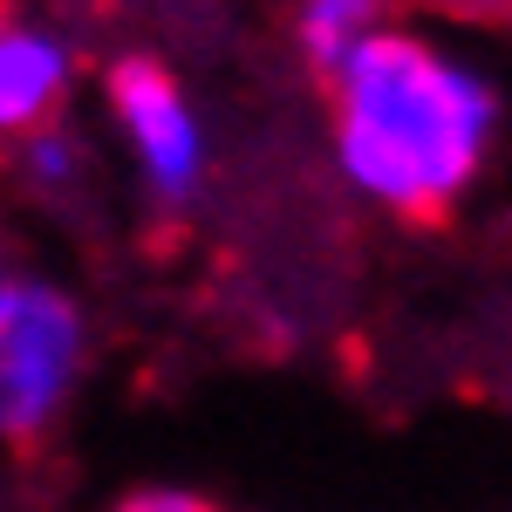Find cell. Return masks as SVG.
<instances>
[{
	"mask_svg": "<svg viewBox=\"0 0 512 512\" xmlns=\"http://www.w3.org/2000/svg\"><path fill=\"white\" fill-rule=\"evenodd\" d=\"M321 82L335 171L390 219H444L499 158L506 96L492 69L417 21H383Z\"/></svg>",
	"mask_w": 512,
	"mask_h": 512,
	"instance_id": "cell-1",
	"label": "cell"
},
{
	"mask_svg": "<svg viewBox=\"0 0 512 512\" xmlns=\"http://www.w3.org/2000/svg\"><path fill=\"white\" fill-rule=\"evenodd\" d=\"M89 369V315L82 301L48 274L0 280V431L35 444L62 424Z\"/></svg>",
	"mask_w": 512,
	"mask_h": 512,
	"instance_id": "cell-2",
	"label": "cell"
},
{
	"mask_svg": "<svg viewBox=\"0 0 512 512\" xmlns=\"http://www.w3.org/2000/svg\"><path fill=\"white\" fill-rule=\"evenodd\" d=\"M103 103H110V123H117L144 192L158 205H171V212L192 205L205 192V171H212V137L198 123L185 82L151 55H123L103 76Z\"/></svg>",
	"mask_w": 512,
	"mask_h": 512,
	"instance_id": "cell-3",
	"label": "cell"
},
{
	"mask_svg": "<svg viewBox=\"0 0 512 512\" xmlns=\"http://www.w3.org/2000/svg\"><path fill=\"white\" fill-rule=\"evenodd\" d=\"M82 55L55 21L14 14L0 28V130L7 137H35L48 123H62V103L76 96Z\"/></svg>",
	"mask_w": 512,
	"mask_h": 512,
	"instance_id": "cell-4",
	"label": "cell"
},
{
	"mask_svg": "<svg viewBox=\"0 0 512 512\" xmlns=\"http://www.w3.org/2000/svg\"><path fill=\"white\" fill-rule=\"evenodd\" d=\"M21 178H28V192H69L82 185V137L69 123H48L35 137H21Z\"/></svg>",
	"mask_w": 512,
	"mask_h": 512,
	"instance_id": "cell-5",
	"label": "cell"
},
{
	"mask_svg": "<svg viewBox=\"0 0 512 512\" xmlns=\"http://www.w3.org/2000/svg\"><path fill=\"white\" fill-rule=\"evenodd\" d=\"M417 7L424 21H444V28H506L512 21V0H403Z\"/></svg>",
	"mask_w": 512,
	"mask_h": 512,
	"instance_id": "cell-6",
	"label": "cell"
},
{
	"mask_svg": "<svg viewBox=\"0 0 512 512\" xmlns=\"http://www.w3.org/2000/svg\"><path fill=\"white\" fill-rule=\"evenodd\" d=\"M110 512H212L198 492H178V485H144V492H123Z\"/></svg>",
	"mask_w": 512,
	"mask_h": 512,
	"instance_id": "cell-7",
	"label": "cell"
},
{
	"mask_svg": "<svg viewBox=\"0 0 512 512\" xmlns=\"http://www.w3.org/2000/svg\"><path fill=\"white\" fill-rule=\"evenodd\" d=\"M383 7H390V0H383Z\"/></svg>",
	"mask_w": 512,
	"mask_h": 512,
	"instance_id": "cell-8",
	"label": "cell"
}]
</instances>
